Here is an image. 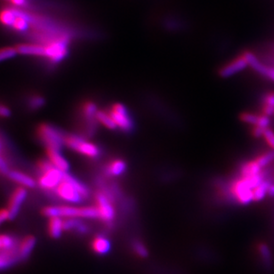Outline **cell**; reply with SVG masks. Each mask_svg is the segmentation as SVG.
<instances>
[{"mask_svg":"<svg viewBox=\"0 0 274 274\" xmlns=\"http://www.w3.org/2000/svg\"><path fill=\"white\" fill-rule=\"evenodd\" d=\"M45 56L51 62H58L67 54V40L64 38L55 39L44 46Z\"/></svg>","mask_w":274,"mask_h":274,"instance_id":"cell-5","label":"cell"},{"mask_svg":"<svg viewBox=\"0 0 274 274\" xmlns=\"http://www.w3.org/2000/svg\"><path fill=\"white\" fill-rule=\"evenodd\" d=\"M37 132L40 140L43 141L46 148H54L60 151L62 145L65 144V136L51 125L42 124L38 128Z\"/></svg>","mask_w":274,"mask_h":274,"instance_id":"cell-2","label":"cell"},{"mask_svg":"<svg viewBox=\"0 0 274 274\" xmlns=\"http://www.w3.org/2000/svg\"><path fill=\"white\" fill-rule=\"evenodd\" d=\"M27 196V190L24 188H18L13 192L8 202V210L10 212V220L18 215L20 208Z\"/></svg>","mask_w":274,"mask_h":274,"instance_id":"cell-11","label":"cell"},{"mask_svg":"<svg viewBox=\"0 0 274 274\" xmlns=\"http://www.w3.org/2000/svg\"><path fill=\"white\" fill-rule=\"evenodd\" d=\"M48 224V232L54 238L60 237L64 231V220L60 217H50Z\"/></svg>","mask_w":274,"mask_h":274,"instance_id":"cell-17","label":"cell"},{"mask_svg":"<svg viewBox=\"0 0 274 274\" xmlns=\"http://www.w3.org/2000/svg\"><path fill=\"white\" fill-rule=\"evenodd\" d=\"M65 144L84 156L97 158L100 155V150L97 146L92 142L84 140L78 136L70 135L65 136Z\"/></svg>","mask_w":274,"mask_h":274,"instance_id":"cell-3","label":"cell"},{"mask_svg":"<svg viewBox=\"0 0 274 274\" xmlns=\"http://www.w3.org/2000/svg\"><path fill=\"white\" fill-rule=\"evenodd\" d=\"M243 55L247 60L248 66H250L254 71L274 82V67L265 65L250 51H247Z\"/></svg>","mask_w":274,"mask_h":274,"instance_id":"cell-9","label":"cell"},{"mask_svg":"<svg viewBox=\"0 0 274 274\" xmlns=\"http://www.w3.org/2000/svg\"><path fill=\"white\" fill-rule=\"evenodd\" d=\"M44 104V100L42 96H32L29 100V106L32 109L39 108L42 107Z\"/></svg>","mask_w":274,"mask_h":274,"instance_id":"cell-35","label":"cell"},{"mask_svg":"<svg viewBox=\"0 0 274 274\" xmlns=\"http://www.w3.org/2000/svg\"><path fill=\"white\" fill-rule=\"evenodd\" d=\"M36 239L34 236H27L18 244V250L20 259H26L36 246Z\"/></svg>","mask_w":274,"mask_h":274,"instance_id":"cell-15","label":"cell"},{"mask_svg":"<svg viewBox=\"0 0 274 274\" xmlns=\"http://www.w3.org/2000/svg\"><path fill=\"white\" fill-rule=\"evenodd\" d=\"M262 168L256 161L250 162L243 164L241 168V174L242 178L252 177L262 174Z\"/></svg>","mask_w":274,"mask_h":274,"instance_id":"cell-20","label":"cell"},{"mask_svg":"<svg viewBox=\"0 0 274 274\" xmlns=\"http://www.w3.org/2000/svg\"><path fill=\"white\" fill-rule=\"evenodd\" d=\"M96 209L98 212V218L106 222H110L114 218L115 210L110 196L104 192H98L96 196Z\"/></svg>","mask_w":274,"mask_h":274,"instance_id":"cell-4","label":"cell"},{"mask_svg":"<svg viewBox=\"0 0 274 274\" xmlns=\"http://www.w3.org/2000/svg\"><path fill=\"white\" fill-rule=\"evenodd\" d=\"M7 220H10V212H8V209L2 210V211L0 212V221L1 222H4Z\"/></svg>","mask_w":274,"mask_h":274,"instance_id":"cell-38","label":"cell"},{"mask_svg":"<svg viewBox=\"0 0 274 274\" xmlns=\"http://www.w3.org/2000/svg\"><path fill=\"white\" fill-rule=\"evenodd\" d=\"M255 161L258 162V164L262 168H264L268 164L272 163L274 161V150L269 152L264 153L263 155L256 158Z\"/></svg>","mask_w":274,"mask_h":274,"instance_id":"cell-31","label":"cell"},{"mask_svg":"<svg viewBox=\"0 0 274 274\" xmlns=\"http://www.w3.org/2000/svg\"><path fill=\"white\" fill-rule=\"evenodd\" d=\"M8 178L11 180L23 185V186H27V188H34L36 185V180H34L30 176L24 174V173L17 172V170H10L8 174Z\"/></svg>","mask_w":274,"mask_h":274,"instance_id":"cell-16","label":"cell"},{"mask_svg":"<svg viewBox=\"0 0 274 274\" xmlns=\"http://www.w3.org/2000/svg\"><path fill=\"white\" fill-rule=\"evenodd\" d=\"M64 172L53 166L42 173L38 180V184L45 190H55L62 182L64 176Z\"/></svg>","mask_w":274,"mask_h":274,"instance_id":"cell-8","label":"cell"},{"mask_svg":"<svg viewBox=\"0 0 274 274\" xmlns=\"http://www.w3.org/2000/svg\"><path fill=\"white\" fill-rule=\"evenodd\" d=\"M17 54L18 53L16 48H2L1 53H0V59L2 61L10 59V58H14Z\"/></svg>","mask_w":274,"mask_h":274,"instance_id":"cell-33","label":"cell"},{"mask_svg":"<svg viewBox=\"0 0 274 274\" xmlns=\"http://www.w3.org/2000/svg\"><path fill=\"white\" fill-rule=\"evenodd\" d=\"M10 2L17 6H23L26 5V0H10Z\"/></svg>","mask_w":274,"mask_h":274,"instance_id":"cell-40","label":"cell"},{"mask_svg":"<svg viewBox=\"0 0 274 274\" xmlns=\"http://www.w3.org/2000/svg\"><path fill=\"white\" fill-rule=\"evenodd\" d=\"M93 250L98 254H106L110 249V243L108 239L104 236H98L94 238L92 244Z\"/></svg>","mask_w":274,"mask_h":274,"instance_id":"cell-19","label":"cell"},{"mask_svg":"<svg viewBox=\"0 0 274 274\" xmlns=\"http://www.w3.org/2000/svg\"><path fill=\"white\" fill-rule=\"evenodd\" d=\"M271 182L270 180H264L258 186H256L254 190V201H260L264 199L268 195L270 185Z\"/></svg>","mask_w":274,"mask_h":274,"instance_id":"cell-25","label":"cell"},{"mask_svg":"<svg viewBox=\"0 0 274 274\" xmlns=\"http://www.w3.org/2000/svg\"><path fill=\"white\" fill-rule=\"evenodd\" d=\"M64 231H76L77 232L84 234L88 232V227L78 218H64Z\"/></svg>","mask_w":274,"mask_h":274,"instance_id":"cell-18","label":"cell"},{"mask_svg":"<svg viewBox=\"0 0 274 274\" xmlns=\"http://www.w3.org/2000/svg\"><path fill=\"white\" fill-rule=\"evenodd\" d=\"M0 169H1V172L4 174H8L10 172L8 164H7L6 161L4 160V156H1V160H0Z\"/></svg>","mask_w":274,"mask_h":274,"instance_id":"cell-37","label":"cell"},{"mask_svg":"<svg viewBox=\"0 0 274 274\" xmlns=\"http://www.w3.org/2000/svg\"><path fill=\"white\" fill-rule=\"evenodd\" d=\"M46 152L48 160L50 162L51 164L64 172H67V170L70 168V164L66 158L61 155L59 150L46 148Z\"/></svg>","mask_w":274,"mask_h":274,"instance_id":"cell-12","label":"cell"},{"mask_svg":"<svg viewBox=\"0 0 274 274\" xmlns=\"http://www.w3.org/2000/svg\"><path fill=\"white\" fill-rule=\"evenodd\" d=\"M259 116L254 113H244L242 115L241 119L244 124L255 126L258 122Z\"/></svg>","mask_w":274,"mask_h":274,"instance_id":"cell-32","label":"cell"},{"mask_svg":"<svg viewBox=\"0 0 274 274\" xmlns=\"http://www.w3.org/2000/svg\"><path fill=\"white\" fill-rule=\"evenodd\" d=\"M18 260H20V258L18 248L12 250H1L0 266L2 270L10 268Z\"/></svg>","mask_w":274,"mask_h":274,"instance_id":"cell-13","label":"cell"},{"mask_svg":"<svg viewBox=\"0 0 274 274\" xmlns=\"http://www.w3.org/2000/svg\"><path fill=\"white\" fill-rule=\"evenodd\" d=\"M270 124V116L265 114L260 115L258 122L256 124V126L254 128V135L256 137L263 136L265 130L269 128Z\"/></svg>","mask_w":274,"mask_h":274,"instance_id":"cell-21","label":"cell"},{"mask_svg":"<svg viewBox=\"0 0 274 274\" xmlns=\"http://www.w3.org/2000/svg\"><path fill=\"white\" fill-rule=\"evenodd\" d=\"M126 163L120 160H116L112 161L107 166L106 172L110 176H118L123 174L126 170Z\"/></svg>","mask_w":274,"mask_h":274,"instance_id":"cell-22","label":"cell"},{"mask_svg":"<svg viewBox=\"0 0 274 274\" xmlns=\"http://www.w3.org/2000/svg\"><path fill=\"white\" fill-rule=\"evenodd\" d=\"M0 114H1L2 116L6 118V116H8L11 114V112H10V109L6 106H1V108H0Z\"/></svg>","mask_w":274,"mask_h":274,"instance_id":"cell-39","label":"cell"},{"mask_svg":"<svg viewBox=\"0 0 274 274\" xmlns=\"http://www.w3.org/2000/svg\"><path fill=\"white\" fill-rule=\"evenodd\" d=\"M263 136L266 140V144L270 146L272 150H274V131L268 128L265 130Z\"/></svg>","mask_w":274,"mask_h":274,"instance_id":"cell-36","label":"cell"},{"mask_svg":"<svg viewBox=\"0 0 274 274\" xmlns=\"http://www.w3.org/2000/svg\"><path fill=\"white\" fill-rule=\"evenodd\" d=\"M116 126L125 132H129L134 128L132 120L124 104H114L109 112Z\"/></svg>","mask_w":274,"mask_h":274,"instance_id":"cell-6","label":"cell"},{"mask_svg":"<svg viewBox=\"0 0 274 274\" xmlns=\"http://www.w3.org/2000/svg\"><path fill=\"white\" fill-rule=\"evenodd\" d=\"M264 114L269 116L274 114V92L270 93L265 98Z\"/></svg>","mask_w":274,"mask_h":274,"instance_id":"cell-28","label":"cell"},{"mask_svg":"<svg viewBox=\"0 0 274 274\" xmlns=\"http://www.w3.org/2000/svg\"><path fill=\"white\" fill-rule=\"evenodd\" d=\"M64 177L67 179V180H70L71 183L74 184V186L76 188L78 192H80V194L82 196L83 199H86L88 196H90V190H88V188L86 186H84L82 183L78 182L77 179H76L75 178L72 177L70 174H68V173H64Z\"/></svg>","mask_w":274,"mask_h":274,"instance_id":"cell-26","label":"cell"},{"mask_svg":"<svg viewBox=\"0 0 274 274\" xmlns=\"http://www.w3.org/2000/svg\"><path fill=\"white\" fill-rule=\"evenodd\" d=\"M16 16L17 14L13 10L6 8V10H2L1 12V22L5 26H12Z\"/></svg>","mask_w":274,"mask_h":274,"instance_id":"cell-29","label":"cell"},{"mask_svg":"<svg viewBox=\"0 0 274 274\" xmlns=\"http://www.w3.org/2000/svg\"><path fill=\"white\" fill-rule=\"evenodd\" d=\"M55 190H56V194L61 199L67 201V202L77 204V202H81L83 200L82 196L80 194L76 188L74 186V184L67 180L64 176L62 182L58 185Z\"/></svg>","mask_w":274,"mask_h":274,"instance_id":"cell-7","label":"cell"},{"mask_svg":"<svg viewBox=\"0 0 274 274\" xmlns=\"http://www.w3.org/2000/svg\"><path fill=\"white\" fill-rule=\"evenodd\" d=\"M12 27L14 30H18V32H24L28 28V20L24 18V16L17 14Z\"/></svg>","mask_w":274,"mask_h":274,"instance_id":"cell-30","label":"cell"},{"mask_svg":"<svg viewBox=\"0 0 274 274\" xmlns=\"http://www.w3.org/2000/svg\"><path fill=\"white\" fill-rule=\"evenodd\" d=\"M18 244L17 240L10 234H2L0 237V248L1 250H12L17 248Z\"/></svg>","mask_w":274,"mask_h":274,"instance_id":"cell-24","label":"cell"},{"mask_svg":"<svg viewBox=\"0 0 274 274\" xmlns=\"http://www.w3.org/2000/svg\"><path fill=\"white\" fill-rule=\"evenodd\" d=\"M96 119L97 120L99 123L102 124V125H104V126L108 128V129L114 130L118 128L113 118L110 116V114L104 112V110H98L97 114H96Z\"/></svg>","mask_w":274,"mask_h":274,"instance_id":"cell-23","label":"cell"},{"mask_svg":"<svg viewBox=\"0 0 274 274\" xmlns=\"http://www.w3.org/2000/svg\"><path fill=\"white\" fill-rule=\"evenodd\" d=\"M82 112L84 118L92 124V122L96 118V114L98 112L96 104L92 102H86L82 107Z\"/></svg>","mask_w":274,"mask_h":274,"instance_id":"cell-27","label":"cell"},{"mask_svg":"<svg viewBox=\"0 0 274 274\" xmlns=\"http://www.w3.org/2000/svg\"><path fill=\"white\" fill-rule=\"evenodd\" d=\"M18 54L32 56H45L44 46L34 44H23L16 46Z\"/></svg>","mask_w":274,"mask_h":274,"instance_id":"cell-14","label":"cell"},{"mask_svg":"<svg viewBox=\"0 0 274 274\" xmlns=\"http://www.w3.org/2000/svg\"><path fill=\"white\" fill-rule=\"evenodd\" d=\"M45 216L60 217L64 218H98V212L96 206L75 208L68 206H48L43 210Z\"/></svg>","mask_w":274,"mask_h":274,"instance_id":"cell-1","label":"cell"},{"mask_svg":"<svg viewBox=\"0 0 274 274\" xmlns=\"http://www.w3.org/2000/svg\"><path fill=\"white\" fill-rule=\"evenodd\" d=\"M268 195L270 196H274V184H270V185L269 190H268Z\"/></svg>","mask_w":274,"mask_h":274,"instance_id":"cell-41","label":"cell"},{"mask_svg":"<svg viewBox=\"0 0 274 274\" xmlns=\"http://www.w3.org/2000/svg\"><path fill=\"white\" fill-rule=\"evenodd\" d=\"M132 248H134V252H136L137 255H139L142 258H145L148 255V252H147V249L146 248L144 244L142 242L139 241H135L132 243Z\"/></svg>","mask_w":274,"mask_h":274,"instance_id":"cell-34","label":"cell"},{"mask_svg":"<svg viewBox=\"0 0 274 274\" xmlns=\"http://www.w3.org/2000/svg\"><path fill=\"white\" fill-rule=\"evenodd\" d=\"M248 66V64L247 60L244 58V55H242V56L236 58L230 64L224 66L220 70V75L222 78H230V77L234 76L236 74L244 70Z\"/></svg>","mask_w":274,"mask_h":274,"instance_id":"cell-10","label":"cell"}]
</instances>
